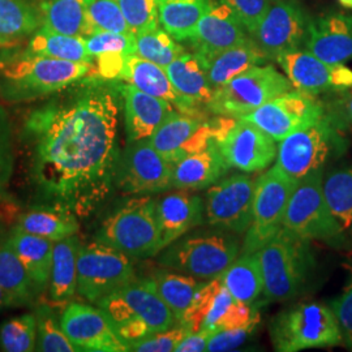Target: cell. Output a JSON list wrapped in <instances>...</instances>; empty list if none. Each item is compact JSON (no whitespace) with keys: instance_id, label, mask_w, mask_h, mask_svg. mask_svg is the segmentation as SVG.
<instances>
[{"instance_id":"681fc988","label":"cell","mask_w":352,"mask_h":352,"mask_svg":"<svg viewBox=\"0 0 352 352\" xmlns=\"http://www.w3.org/2000/svg\"><path fill=\"white\" fill-rule=\"evenodd\" d=\"M350 279L340 296L331 302V309L338 320L343 340L352 344V261L350 263Z\"/></svg>"},{"instance_id":"c3c4849f","label":"cell","mask_w":352,"mask_h":352,"mask_svg":"<svg viewBox=\"0 0 352 352\" xmlns=\"http://www.w3.org/2000/svg\"><path fill=\"white\" fill-rule=\"evenodd\" d=\"M238 14L248 33L253 34L269 11L273 0H221Z\"/></svg>"},{"instance_id":"6f0895ef","label":"cell","mask_w":352,"mask_h":352,"mask_svg":"<svg viewBox=\"0 0 352 352\" xmlns=\"http://www.w3.org/2000/svg\"><path fill=\"white\" fill-rule=\"evenodd\" d=\"M1 190H3V183L0 182V193H1Z\"/></svg>"},{"instance_id":"f5cc1de1","label":"cell","mask_w":352,"mask_h":352,"mask_svg":"<svg viewBox=\"0 0 352 352\" xmlns=\"http://www.w3.org/2000/svg\"><path fill=\"white\" fill-rule=\"evenodd\" d=\"M213 330L204 329L200 331L189 333L176 347V352H204L206 351L208 340L213 334Z\"/></svg>"},{"instance_id":"83f0119b","label":"cell","mask_w":352,"mask_h":352,"mask_svg":"<svg viewBox=\"0 0 352 352\" xmlns=\"http://www.w3.org/2000/svg\"><path fill=\"white\" fill-rule=\"evenodd\" d=\"M164 69L182 97L200 109L201 106L208 109L209 102L213 98L214 89L209 82L201 59L196 54L184 52Z\"/></svg>"},{"instance_id":"5bb4252c","label":"cell","mask_w":352,"mask_h":352,"mask_svg":"<svg viewBox=\"0 0 352 352\" xmlns=\"http://www.w3.org/2000/svg\"><path fill=\"white\" fill-rule=\"evenodd\" d=\"M327 107L316 94L292 89L236 119L247 120L280 142L292 132L311 126L327 116Z\"/></svg>"},{"instance_id":"7a4b0ae2","label":"cell","mask_w":352,"mask_h":352,"mask_svg":"<svg viewBox=\"0 0 352 352\" xmlns=\"http://www.w3.org/2000/svg\"><path fill=\"white\" fill-rule=\"evenodd\" d=\"M96 74L94 63H77L38 55H14L0 63V97L10 103L34 101Z\"/></svg>"},{"instance_id":"7bdbcfd3","label":"cell","mask_w":352,"mask_h":352,"mask_svg":"<svg viewBox=\"0 0 352 352\" xmlns=\"http://www.w3.org/2000/svg\"><path fill=\"white\" fill-rule=\"evenodd\" d=\"M37 317L23 315L8 320L0 327V350L6 352L34 351L37 347Z\"/></svg>"},{"instance_id":"603a6c76","label":"cell","mask_w":352,"mask_h":352,"mask_svg":"<svg viewBox=\"0 0 352 352\" xmlns=\"http://www.w3.org/2000/svg\"><path fill=\"white\" fill-rule=\"evenodd\" d=\"M304 46L327 63H347L352 59L351 14L329 13L312 20Z\"/></svg>"},{"instance_id":"11a10c76","label":"cell","mask_w":352,"mask_h":352,"mask_svg":"<svg viewBox=\"0 0 352 352\" xmlns=\"http://www.w3.org/2000/svg\"><path fill=\"white\" fill-rule=\"evenodd\" d=\"M19 305H21V304L13 296L12 294H10L7 289L0 287V309L19 307Z\"/></svg>"},{"instance_id":"f907efd6","label":"cell","mask_w":352,"mask_h":352,"mask_svg":"<svg viewBox=\"0 0 352 352\" xmlns=\"http://www.w3.org/2000/svg\"><path fill=\"white\" fill-rule=\"evenodd\" d=\"M256 325L247 327H238V329H226V330H217L210 336L208 340L206 351L222 352L231 351L241 346L248 336L253 331Z\"/></svg>"},{"instance_id":"680465c9","label":"cell","mask_w":352,"mask_h":352,"mask_svg":"<svg viewBox=\"0 0 352 352\" xmlns=\"http://www.w3.org/2000/svg\"><path fill=\"white\" fill-rule=\"evenodd\" d=\"M351 349H352V344H351Z\"/></svg>"},{"instance_id":"cb8c5ba5","label":"cell","mask_w":352,"mask_h":352,"mask_svg":"<svg viewBox=\"0 0 352 352\" xmlns=\"http://www.w3.org/2000/svg\"><path fill=\"white\" fill-rule=\"evenodd\" d=\"M116 87L124 103L128 144L151 139L155 129L176 110L170 102L151 96L128 82Z\"/></svg>"},{"instance_id":"60d3db41","label":"cell","mask_w":352,"mask_h":352,"mask_svg":"<svg viewBox=\"0 0 352 352\" xmlns=\"http://www.w3.org/2000/svg\"><path fill=\"white\" fill-rule=\"evenodd\" d=\"M0 287L7 289L20 302H30L34 294V286L28 276L8 239L0 238Z\"/></svg>"},{"instance_id":"74e56055","label":"cell","mask_w":352,"mask_h":352,"mask_svg":"<svg viewBox=\"0 0 352 352\" xmlns=\"http://www.w3.org/2000/svg\"><path fill=\"white\" fill-rule=\"evenodd\" d=\"M89 0H46L41 6L42 25L51 32L82 36Z\"/></svg>"},{"instance_id":"3957f363","label":"cell","mask_w":352,"mask_h":352,"mask_svg":"<svg viewBox=\"0 0 352 352\" xmlns=\"http://www.w3.org/2000/svg\"><path fill=\"white\" fill-rule=\"evenodd\" d=\"M97 305L110 318L126 347L153 333L177 325L173 312L155 289L153 278H136Z\"/></svg>"},{"instance_id":"d6a6232c","label":"cell","mask_w":352,"mask_h":352,"mask_svg":"<svg viewBox=\"0 0 352 352\" xmlns=\"http://www.w3.org/2000/svg\"><path fill=\"white\" fill-rule=\"evenodd\" d=\"M81 243L74 235L54 243L49 292L52 302H69L77 292V256Z\"/></svg>"},{"instance_id":"bcb514c9","label":"cell","mask_w":352,"mask_h":352,"mask_svg":"<svg viewBox=\"0 0 352 352\" xmlns=\"http://www.w3.org/2000/svg\"><path fill=\"white\" fill-rule=\"evenodd\" d=\"M89 54L96 59L102 55H135V34L102 32L85 37Z\"/></svg>"},{"instance_id":"4316f807","label":"cell","mask_w":352,"mask_h":352,"mask_svg":"<svg viewBox=\"0 0 352 352\" xmlns=\"http://www.w3.org/2000/svg\"><path fill=\"white\" fill-rule=\"evenodd\" d=\"M228 166L215 141L206 148L183 157L173 166V188L199 190L209 188L226 175Z\"/></svg>"},{"instance_id":"ba28073f","label":"cell","mask_w":352,"mask_h":352,"mask_svg":"<svg viewBox=\"0 0 352 352\" xmlns=\"http://www.w3.org/2000/svg\"><path fill=\"white\" fill-rule=\"evenodd\" d=\"M292 89L287 76L273 65H254L215 89L208 110L214 115L240 118Z\"/></svg>"},{"instance_id":"9f6ffc18","label":"cell","mask_w":352,"mask_h":352,"mask_svg":"<svg viewBox=\"0 0 352 352\" xmlns=\"http://www.w3.org/2000/svg\"><path fill=\"white\" fill-rule=\"evenodd\" d=\"M338 1H340V4H342L343 7L352 10V0H338Z\"/></svg>"},{"instance_id":"f6af8a7d","label":"cell","mask_w":352,"mask_h":352,"mask_svg":"<svg viewBox=\"0 0 352 352\" xmlns=\"http://www.w3.org/2000/svg\"><path fill=\"white\" fill-rule=\"evenodd\" d=\"M118 3L132 34L161 25L158 0H118Z\"/></svg>"},{"instance_id":"d590c367","label":"cell","mask_w":352,"mask_h":352,"mask_svg":"<svg viewBox=\"0 0 352 352\" xmlns=\"http://www.w3.org/2000/svg\"><path fill=\"white\" fill-rule=\"evenodd\" d=\"M324 195L344 243H352V167H342L324 175Z\"/></svg>"},{"instance_id":"1f68e13d","label":"cell","mask_w":352,"mask_h":352,"mask_svg":"<svg viewBox=\"0 0 352 352\" xmlns=\"http://www.w3.org/2000/svg\"><path fill=\"white\" fill-rule=\"evenodd\" d=\"M23 55H38L77 63H94L84 36H69L39 28L28 38Z\"/></svg>"},{"instance_id":"9a60e30c","label":"cell","mask_w":352,"mask_h":352,"mask_svg":"<svg viewBox=\"0 0 352 352\" xmlns=\"http://www.w3.org/2000/svg\"><path fill=\"white\" fill-rule=\"evenodd\" d=\"M173 164L151 146L149 139L128 144L115 176V187L126 195H151L173 188Z\"/></svg>"},{"instance_id":"484cf974","label":"cell","mask_w":352,"mask_h":352,"mask_svg":"<svg viewBox=\"0 0 352 352\" xmlns=\"http://www.w3.org/2000/svg\"><path fill=\"white\" fill-rule=\"evenodd\" d=\"M120 81H126L151 96L170 102L180 113L204 118L201 109L179 94L166 69L158 64L151 63L138 55H131L126 59Z\"/></svg>"},{"instance_id":"ab89813d","label":"cell","mask_w":352,"mask_h":352,"mask_svg":"<svg viewBox=\"0 0 352 352\" xmlns=\"http://www.w3.org/2000/svg\"><path fill=\"white\" fill-rule=\"evenodd\" d=\"M186 52L184 47L162 26L135 34V55L166 68Z\"/></svg>"},{"instance_id":"ee69618b","label":"cell","mask_w":352,"mask_h":352,"mask_svg":"<svg viewBox=\"0 0 352 352\" xmlns=\"http://www.w3.org/2000/svg\"><path fill=\"white\" fill-rule=\"evenodd\" d=\"M37 349L42 352H76L75 344L64 333L62 324H59L49 308L42 307L37 315Z\"/></svg>"},{"instance_id":"836d02e7","label":"cell","mask_w":352,"mask_h":352,"mask_svg":"<svg viewBox=\"0 0 352 352\" xmlns=\"http://www.w3.org/2000/svg\"><path fill=\"white\" fill-rule=\"evenodd\" d=\"M219 278L238 302L253 305L264 295V278L256 253H241Z\"/></svg>"},{"instance_id":"2e32d148","label":"cell","mask_w":352,"mask_h":352,"mask_svg":"<svg viewBox=\"0 0 352 352\" xmlns=\"http://www.w3.org/2000/svg\"><path fill=\"white\" fill-rule=\"evenodd\" d=\"M256 182L236 174L210 186L205 197V215L210 226L236 234L247 232L251 225Z\"/></svg>"},{"instance_id":"f35d334b","label":"cell","mask_w":352,"mask_h":352,"mask_svg":"<svg viewBox=\"0 0 352 352\" xmlns=\"http://www.w3.org/2000/svg\"><path fill=\"white\" fill-rule=\"evenodd\" d=\"M151 278L160 296L170 308L179 324L188 311L196 292L201 287L202 282L196 280L192 276H182L168 272H160Z\"/></svg>"},{"instance_id":"b9f144b4","label":"cell","mask_w":352,"mask_h":352,"mask_svg":"<svg viewBox=\"0 0 352 352\" xmlns=\"http://www.w3.org/2000/svg\"><path fill=\"white\" fill-rule=\"evenodd\" d=\"M102 32L132 34L118 0H89L82 36Z\"/></svg>"},{"instance_id":"7402d4cb","label":"cell","mask_w":352,"mask_h":352,"mask_svg":"<svg viewBox=\"0 0 352 352\" xmlns=\"http://www.w3.org/2000/svg\"><path fill=\"white\" fill-rule=\"evenodd\" d=\"M238 14L225 3L214 4L197 23L188 43L200 59L228 50L247 42L250 37Z\"/></svg>"},{"instance_id":"91938a15","label":"cell","mask_w":352,"mask_h":352,"mask_svg":"<svg viewBox=\"0 0 352 352\" xmlns=\"http://www.w3.org/2000/svg\"><path fill=\"white\" fill-rule=\"evenodd\" d=\"M158 1H160V0H158Z\"/></svg>"},{"instance_id":"6da1fadb","label":"cell","mask_w":352,"mask_h":352,"mask_svg":"<svg viewBox=\"0 0 352 352\" xmlns=\"http://www.w3.org/2000/svg\"><path fill=\"white\" fill-rule=\"evenodd\" d=\"M119 97L116 85L93 78L30 116L33 177L51 205L87 217L110 196L120 160Z\"/></svg>"},{"instance_id":"d6986e66","label":"cell","mask_w":352,"mask_h":352,"mask_svg":"<svg viewBox=\"0 0 352 352\" xmlns=\"http://www.w3.org/2000/svg\"><path fill=\"white\" fill-rule=\"evenodd\" d=\"M277 63L294 88L305 93H340L352 88V69L344 64L327 63L308 50L298 49L282 54Z\"/></svg>"},{"instance_id":"f546056e","label":"cell","mask_w":352,"mask_h":352,"mask_svg":"<svg viewBox=\"0 0 352 352\" xmlns=\"http://www.w3.org/2000/svg\"><path fill=\"white\" fill-rule=\"evenodd\" d=\"M265 60L266 56L251 38L239 46L215 54L208 59H201L214 90L223 87L234 77L254 65H260Z\"/></svg>"},{"instance_id":"f1b7e54d","label":"cell","mask_w":352,"mask_h":352,"mask_svg":"<svg viewBox=\"0 0 352 352\" xmlns=\"http://www.w3.org/2000/svg\"><path fill=\"white\" fill-rule=\"evenodd\" d=\"M34 289L41 291L50 282L51 265L54 256V241L24 232L14 227L8 238Z\"/></svg>"},{"instance_id":"277c9868","label":"cell","mask_w":352,"mask_h":352,"mask_svg":"<svg viewBox=\"0 0 352 352\" xmlns=\"http://www.w3.org/2000/svg\"><path fill=\"white\" fill-rule=\"evenodd\" d=\"M256 254L264 278V296L269 302L295 298L304 287L315 263L309 241L283 230Z\"/></svg>"},{"instance_id":"ffe728a7","label":"cell","mask_w":352,"mask_h":352,"mask_svg":"<svg viewBox=\"0 0 352 352\" xmlns=\"http://www.w3.org/2000/svg\"><path fill=\"white\" fill-rule=\"evenodd\" d=\"M60 324L78 351H128L126 343L100 307L72 302L65 308Z\"/></svg>"},{"instance_id":"ac0fdd59","label":"cell","mask_w":352,"mask_h":352,"mask_svg":"<svg viewBox=\"0 0 352 352\" xmlns=\"http://www.w3.org/2000/svg\"><path fill=\"white\" fill-rule=\"evenodd\" d=\"M215 144L227 166L243 173L263 171L277 160V141L243 119H236Z\"/></svg>"},{"instance_id":"9c48e42d","label":"cell","mask_w":352,"mask_h":352,"mask_svg":"<svg viewBox=\"0 0 352 352\" xmlns=\"http://www.w3.org/2000/svg\"><path fill=\"white\" fill-rule=\"evenodd\" d=\"M340 126L329 116L292 132L278 145L276 164L295 180L322 168L329 157L344 151Z\"/></svg>"},{"instance_id":"4dcf8cb0","label":"cell","mask_w":352,"mask_h":352,"mask_svg":"<svg viewBox=\"0 0 352 352\" xmlns=\"http://www.w3.org/2000/svg\"><path fill=\"white\" fill-rule=\"evenodd\" d=\"M76 217L62 206H41L20 215L16 228L55 243L78 232L80 225Z\"/></svg>"},{"instance_id":"e575fe53","label":"cell","mask_w":352,"mask_h":352,"mask_svg":"<svg viewBox=\"0 0 352 352\" xmlns=\"http://www.w3.org/2000/svg\"><path fill=\"white\" fill-rule=\"evenodd\" d=\"M42 25L41 11L28 0H0V47H12Z\"/></svg>"},{"instance_id":"d4e9b609","label":"cell","mask_w":352,"mask_h":352,"mask_svg":"<svg viewBox=\"0 0 352 352\" xmlns=\"http://www.w3.org/2000/svg\"><path fill=\"white\" fill-rule=\"evenodd\" d=\"M157 221L161 236V248L184 236L195 227L200 226L205 213V204L201 197L180 189L164 195L155 201Z\"/></svg>"},{"instance_id":"8992f818","label":"cell","mask_w":352,"mask_h":352,"mask_svg":"<svg viewBox=\"0 0 352 352\" xmlns=\"http://www.w3.org/2000/svg\"><path fill=\"white\" fill-rule=\"evenodd\" d=\"M96 240L135 258L161 253L155 200L145 196L126 202L102 222Z\"/></svg>"},{"instance_id":"7dc6e473","label":"cell","mask_w":352,"mask_h":352,"mask_svg":"<svg viewBox=\"0 0 352 352\" xmlns=\"http://www.w3.org/2000/svg\"><path fill=\"white\" fill-rule=\"evenodd\" d=\"M188 334V330L183 325L170 327L164 331H157L142 340L128 344V351L135 352H173L183 338Z\"/></svg>"},{"instance_id":"44dd1931","label":"cell","mask_w":352,"mask_h":352,"mask_svg":"<svg viewBox=\"0 0 352 352\" xmlns=\"http://www.w3.org/2000/svg\"><path fill=\"white\" fill-rule=\"evenodd\" d=\"M214 141L213 120L175 110L149 139L151 146L170 164L201 151Z\"/></svg>"},{"instance_id":"4fadbf2b","label":"cell","mask_w":352,"mask_h":352,"mask_svg":"<svg viewBox=\"0 0 352 352\" xmlns=\"http://www.w3.org/2000/svg\"><path fill=\"white\" fill-rule=\"evenodd\" d=\"M258 320L257 309L253 305L235 300L221 278L217 277L202 283L179 324L189 333H195L204 329L217 331L251 327L257 325Z\"/></svg>"},{"instance_id":"8fae6325","label":"cell","mask_w":352,"mask_h":352,"mask_svg":"<svg viewBox=\"0 0 352 352\" xmlns=\"http://www.w3.org/2000/svg\"><path fill=\"white\" fill-rule=\"evenodd\" d=\"M298 180L277 164L256 180L251 225L245 232L241 253H256L282 230L289 197Z\"/></svg>"},{"instance_id":"8d00e7d4","label":"cell","mask_w":352,"mask_h":352,"mask_svg":"<svg viewBox=\"0 0 352 352\" xmlns=\"http://www.w3.org/2000/svg\"><path fill=\"white\" fill-rule=\"evenodd\" d=\"M213 0H160V24L176 41H187Z\"/></svg>"},{"instance_id":"7c38bea8","label":"cell","mask_w":352,"mask_h":352,"mask_svg":"<svg viewBox=\"0 0 352 352\" xmlns=\"http://www.w3.org/2000/svg\"><path fill=\"white\" fill-rule=\"evenodd\" d=\"M161 265L192 277H219L239 256L238 241L221 234L182 236L166 247Z\"/></svg>"},{"instance_id":"816d5d0a","label":"cell","mask_w":352,"mask_h":352,"mask_svg":"<svg viewBox=\"0 0 352 352\" xmlns=\"http://www.w3.org/2000/svg\"><path fill=\"white\" fill-rule=\"evenodd\" d=\"M327 115L340 126H352V88L340 91V96L330 103Z\"/></svg>"},{"instance_id":"5b68a950","label":"cell","mask_w":352,"mask_h":352,"mask_svg":"<svg viewBox=\"0 0 352 352\" xmlns=\"http://www.w3.org/2000/svg\"><path fill=\"white\" fill-rule=\"evenodd\" d=\"M270 337L279 352L331 347L343 340L331 307L321 302H302L279 312L270 322Z\"/></svg>"},{"instance_id":"52a82bcc","label":"cell","mask_w":352,"mask_h":352,"mask_svg":"<svg viewBox=\"0 0 352 352\" xmlns=\"http://www.w3.org/2000/svg\"><path fill=\"white\" fill-rule=\"evenodd\" d=\"M322 168L298 180L289 197L282 230L302 240H321L346 245L336 219L329 210L324 195Z\"/></svg>"},{"instance_id":"db71d44e","label":"cell","mask_w":352,"mask_h":352,"mask_svg":"<svg viewBox=\"0 0 352 352\" xmlns=\"http://www.w3.org/2000/svg\"><path fill=\"white\" fill-rule=\"evenodd\" d=\"M10 176V149L0 138V182L4 183Z\"/></svg>"},{"instance_id":"e0dca14e","label":"cell","mask_w":352,"mask_h":352,"mask_svg":"<svg viewBox=\"0 0 352 352\" xmlns=\"http://www.w3.org/2000/svg\"><path fill=\"white\" fill-rule=\"evenodd\" d=\"M311 20L295 0H273L252 39L266 59L298 50L305 43Z\"/></svg>"},{"instance_id":"30bf717a","label":"cell","mask_w":352,"mask_h":352,"mask_svg":"<svg viewBox=\"0 0 352 352\" xmlns=\"http://www.w3.org/2000/svg\"><path fill=\"white\" fill-rule=\"evenodd\" d=\"M136 279L129 256L94 240L80 247L77 256V294L97 304Z\"/></svg>"}]
</instances>
